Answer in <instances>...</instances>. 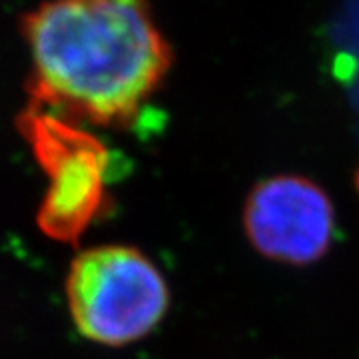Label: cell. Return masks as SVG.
<instances>
[{
  "instance_id": "cell-1",
  "label": "cell",
  "mask_w": 359,
  "mask_h": 359,
  "mask_svg": "<svg viewBox=\"0 0 359 359\" xmlns=\"http://www.w3.org/2000/svg\"><path fill=\"white\" fill-rule=\"evenodd\" d=\"M30 104L78 126H126L172 66V50L142 2L70 0L22 18Z\"/></svg>"
},
{
  "instance_id": "cell-3",
  "label": "cell",
  "mask_w": 359,
  "mask_h": 359,
  "mask_svg": "<svg viewBox=\"0 0 359 359\" xmlns=\"http://www.w3.org/2000/svg\"><path fill=\"white\" fill-rule=\"evenodd\" d=\"M18 130L48 178L39 228L56 242H78L108 208V150L90 130L28 106Z\"/></svg>"
},
{
  "instance_id": "cell-4",
  "label": "cell",
  "mask_w": 359,
  "mask_h": 359,
  "mask_svg": "<svg viewBox=\"0 0 359 359\" xmlns=\"http://www.w3.org/2000/svg\"><path fill=\"white\" fill-rule=\"evenodd\" d=\"M248 240L262 256L308 266L325 256L334 236V205L316 182L302 176L262 180L244 210Z\"/></svg>"
},
{
  "instance_id": "cell-2",
  "label": "cell",
  "mask_w": 359,
  "mask_h": 359,
  "mask_svg": "<svg viewBox=\"0 0 359 359\" xmlns=\"http://www.w3.org/2000/svg\"><path fill=\"white\" fill-rule=\"evenodd\" d=\"M66 302L86 339L122 347L146 337L164 320L170 290L162 271L140 250L94 245L72 259Z\"/></svg>"
},
{
  "instance_id": "cell-5",
  "label": "cell",
  "mask_w": 359,
  "mask_h": 359,
  "mask_svg": "<svg viewBox=\"0 0 359 359\" xmlns=\"http://www.w3.org/2000/svg\"><path fill=\"white\" fill-rule=\"evenodd\" d=\"M355 186H358V192H359V170H358V174H355Z\"/></svg>"
}]
</instances>
